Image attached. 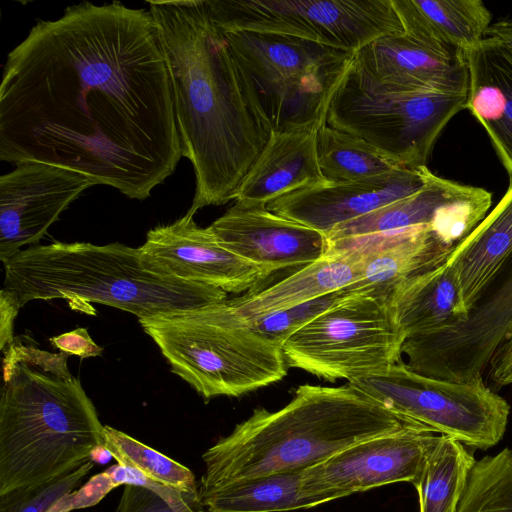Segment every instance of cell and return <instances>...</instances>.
Segmentation results:
<instances>
[{
	"instance_id": "obj_29",
	"label": "cell",
	"mask_w": 512,
	"mask_h": 512,
	"mask_svg": "<svg viewBox=\"0 0 512 512\" xmlns=\"http://www.w3.org/2000/svg\"><path fill=\"white\" fill-rule=\"evenodd\" d=\"M317 158L328 184L365 180L400 168L364 140L327 124L317 130Z\"/></svg>"
},
{
	"instance_id": "obj_10",
	"label": "cell",
	"mask_w": 512,
	"mask_h": 512,
	"mask_svg": "<svg viewBox=\"0 0 512 512\" xmlns=\"http://www.w3.org/2000/svg\"><path fill=\"white\" fill-rule=\"evenodd\" d=\"M390 411L486 450L503 437L510 406L482 379L458 382L426 376L402 359L381 373L348 382Z\"/></svg>"
},
{
	"instance_id": "obj_37",
	"label": "cell",
	"mask_w": 512,
	"mask_h": 512,
	"mask_svg": "<svg viewBox=\"0 0 512 512\" xmlns=\"http://www.w3.org/2000/svg\"><path fill=\"white\" fill-rule=\"evenodd\" d=\"M487 369V379L493 387L512 384V327L493 352Z\"/></svg>"
},
{
	"instance_id": "obj_31",
	"label": "cell",
	"mask_w": 512,
	"mask_h": 512,
	"mask_svg": "<svg viewBox=\"0 0 512 512\" xmlns=\"http://www.w3.org/2000/svg\"><path fill=\"white\" fill-rule=\"evenodd\" d=\"M456 512H512L511 449L475 462Z\"/></svg>"
},
{
	"instance_id": "obj_39",
	"label": "cell",
	"mask_w": 512,
	"mask_h": 512,
	"mask_svg": "<svg viewBox=\"0 0 512 512\" xmlns=\"http://www.w3.org/2000/svg\"><path fill=\"white\" fill-rule=\"evenodd\" d=\"M19 308L5 295L0 294V348L2 351L14 341L13 326Z\"/></svg>"
},
{
	"instance_id": "obj_38",
	"label": "cell",
	"mask_w": 512,
	"mask_h": 512,
	"mask_svg": "<svg viewBox=\"0 0 512 512\" xmlns=\"http://www.w3.org/2000/svg\"><path fill=\"white\" fill-rule=\"evenodd\" d=\"M50 343L61 352L80 358L101 356L103 352V348L98 346L87 329L82 327L52 337Z\"/></svg>"
},
{
	"instance_id": "obj_15",
	"label": "cell",
	"mask_w": 512,
	"mask_h": 512,
	"mask_svg": "<svg viewBox=\"0 0 512 512\" xmlns=\"http://www.w3.org/2000/svg\"><path fill=\"white\" fill-rule=\"evenodd\" d=\"M139 248L147 269L226 293L253 291L270 276L265 268L225 248L210 226H198L190 213L149 230Z\"/></svg>"
},
{
	"instance_id": "obj_23",
	"label": "cell",
	"mask_w": 512,
	"mask_h": 512,
	"mask_svg": "<svg viewBox=\"0 0 512 512\" xmlns=\"http://www.w3.org/2000/svg\"><path fill=\"white\" fill-rule=\"evenodd\" d=\"M359 276L360 263L351 249L328 250L317 261L297 269L281 281L226 302L239 319L251 324L273 313L342 290L356 282Z\"/></svg>"
},
{
	"instance_id": "obj_21",
	"label": "cell",
	"mask_w": 512,
	"mask_h": 512,
	"mask_svg": "<svg viewBox=\"0 0 512 512\" xmlns=\"http://www.w3.org/2000/svg\"><path fill=\"white\" fill-rule=\"evenodd\" d=\"M317 130L271 131L234 200L243 205L267 206L292 192L328 184L318 164Z\"/></svg>"
},
{
	"instance_id": "obj_17",
	"label": "cell",
	"mask_w": 512,
	"mask_h": 512,
	"mask_svg": "<svg viewBox=\"0 0 512 512\" xmlns=\"http://www.w3.org/2000/svg\"><path fill=\"white\" fill-rule=\"evenodd\" d=\"M210 228L225 248L265 268L270 275L309 265L328 250L324 234L267 206L236 202Z\"/></svg>"
},
{
	"instance_id": "obj_3",
	"label": "cell",
	"mask_w": 512,
	"mask_h": 512,
	"mask_svg": "<svg viewBox=\"0 0 512 512\" xmlns=\"http://www.w3.org/2000/svg\"><path fill=\"white\" fill-rule=\"evenodd\" d=\"M415 427L426 426L395 414L350 383L303 384L283 408H256L203 453L199 493L301 471L362 441Z\"/></svg>"
},
{
	"instance_id": "obj_28",
	"label": "cell",
	"mask_w": 512,
	"mask_h": 512,
	"mask_svg": "<svg viewBox=\"0 0 512 512\" xmlns=\"http://www.w3.org/2000/svg\"><path fill=\"white\" fill-rule=\"evenodd\" d=\"M475 462L461 442L441 435L413 483L419 512H456Z\"/></svg>"
},
{
	"instance_id": "obj_12",
	"label": "cell",
	"mask_w": 512,
	"mask_h": 512,
	"mask_svg": "<svg viewBox=\"0 0 512 512\" xmlns=\"http://www.w3.org/2000/svg\"><path fill=\"white\" fill-rule=\"evenodd\" d=\"M512 327V254L467 318L434 333L409 337L402 353L420 374L466 382L483 378L489 360Z\"/></svg>"
},
{
	"instance_id": "obj_24",
	"label": "cell",
	"mask_w": 512,
	"mask_h": 512,
	"mask_svg": "<svg viewBox=\"0 0 512 512\" xmlns=\"http://www.w3.org/2000/svg\"><path fill=\"white\" fill-rule=\"evenodd\" d=\"M511 254L512 186H508L495 208L445 260L457 279L468 314Z\"/></svg>"
},
{
	"instance_id": "obj_5",
	"label": "cell",
	"mask_w": 512,
	"mask_h": 512,
	"mask_svg": "<svg viewBox=\"0 0 512 512\" xmlns=\"http://www.w3.org/2000/svg\"><path fill=\"white\" fill-rule=\"evenodd\" d=\"M105 445L104 426L79 379L19 364L0 398V495L68 473Z\"/></svg>"
},
{
	"instance_id": "obj_32",
	"label": "cell",
	"mask_w": 512,
	"mask_h": 512,
	"mask_svg": "<svg viewBox=\"0 0 512 512\" xmlns=\"http://www.w3.org/2000/svg\"><path fill=\"white\" fill-rule=\"evenodd\" d=\"M130 479L115 512H204L198 495L160 485L135 469Z\"/></svg>"
},
{
	"instance_id": "obj_19",
	"label": "cell",
	"mask_w": 512,
	"mask_h": 512,
	"mask_svg": "<svg viewBox=\"0 0 512 512\" xmlns=\"http://www.w3.org/2000/svg\"><path fill=\"white\" fill-rule=\"evenodd\" d=\"M453 248L432 226L328 242V250L351 249L358 257L360 276L343 289L347 294L374 290L391 296L406 279L444 262Z\"/></svg>"
},
{
	"instance_id": "obj_2",
	"label": "cell",
	"mask_w": 512,
	"mask_h": 512,
	"mask_svg": "<svg viewBox=\"0 0 512 512\" xmlns=\"http://www.w3.org/2000/svg\"><path fill=\"white\" fill-rule=\"evenodd\" d=\"M169 76L182 156L196 189L187 211L234 200L271 128L207 0L148 1Z\"/></svg>"
},
{
	"instance_id": "obj_26",
	"label": "cell",
	"mask_w": 512,
	"mask_h": 512,
	"mask_svg": "<svg viewBox=\"0 0 512 512\" xmlns=\"http://www.w3.org/2000/svg\"><path fill=\"white\" fill-rule=\"evenodd\" d=\"M390 299L406 339L445 330L468 315L457 279L445 261L397 285Z\"/></svg>"
},
{
	"instance_id": "obj_16",
	"label": "cell",
	"mask_w": 512,
	"mask_h": 512,
	"mask_svg": "<svg viewBox=\"0 0 512 512\" xmlns=\"http://www.w3.org/2000/svg\"><path fill=\"white\" fill-rule=\"evenodd\" d=\"M87 176L46 163L26 162L0 177V260L38 244L59 215L84 190Z\"/></svg>"
},
{
	"instance_id": "obj_22",
	"label": "cell",
	"mask_w": 512,
	"mask_h": 512,
	"mask_svg": "<svg viewBox=\"0 0 512 512\" xmlns=\"http://www.w3.org/2000/svg\"><path fill=\"white\" fill-rule=\"evenodd\" d=\"M464 56L469 72L464 109L486 131L512 186V51L483 38Z\"/></svg>"
},
{
	"instance_id": "obj_6",
	"label": "cell",
	"mask_w": 512,
	"mask_h": 512,
	"mask_svg": "<svg viewBox=\"0 0 512 512\" xmlns=\"http://www.w3.org/2000/svg\"><path fill=\"white\" fill-rule=\"evenodd\" d=\"M226 300L138 319L172 372L206 401L239 397L287 375L282 347L239 319Z\"/></svg>"
},
{
	"instance_id": "obj_40",
	"label": "cell",
	"mask_w": 512,
	"mask_h": 512,
	"mask_svg": "<svg viewBox=\"0 0 512 512\" xmlns=\"http://www.w3.org/2000/svg\"><path fill=\"white\" fill-rule=\"evenodd\" d=\"M484 38L512 51V19L499 20L489 26Z\"/></svg>"
},
{
	"instance_id": "obj_36",
	"label": "cell",
	"mask_w": 512,
	"mask_h": 512,
	"mask_svg": "<svg viewBox=\"0 0 512 512\" xmlns=\"http://www.w3.org/2000/svg\"><path fill=\"white\" fill-rule=\"evenodd\" d=\"M117 488L104 470L94 475L80 489L59 499L48 512H70L98 504L112 489Z\"/></svg>"
},
{
	"instance_id": "obj_9",
	"label": "cell",
	"mask_w": 512,
	"mask_h": 512,
	"mask_svg": "<svg viewBox=\"0 0 512 512\" xmlns=\"http://www.w3.org/2000/svg\"><path fill=\"white\" fill-rule=\"evenodd\" d=\"M405 340L390 296L371 290L338 300L292 334L282 351L288 367L351 382L399 362Z\"/></svg>"
},
{
	"instance_id": "obj_14",
	"label": "cell",
	"mask_w": 512,
	"mask_h": 512,
	"mask_svg": "<svg viewBox=\"0 0 512 512\" xmlns=\"http://www.w3.org/2000/svg\"><path fill=\"white\" fill-rule=\"evenodd\" d=\"M491 204L492 194L486 189L445 179L428 170L422 189L337 225L326 238L327 242H336L432 226L455 246L486 217Z\"/></svg>"
},
{
	"instance_id": "obj_1",
	"label": "cell",
	"mask_w": 512,
	"mask_h": 512,
	"mask_svg": "<svg viewBox=\"0 0 512 512\" xmlns=\"http://www.w3.org/2000/svg\"><path fill=\"white\" fill-rule=\"evenodd\" d=\"M182 157L169 76L149 11L69 6L7 55L0 160L79 172L144 200Z\"/></svg>"
},
{
	"instance_id": "obj_30",
	"label": "cell",
	"mask_w": 512,
	"mask_h": 512,
	"mask_svg": "<svg viewBox=\"0 0 512 512\" xmlns=\"http://www.w3.org/2000/svg\"><path fill=\"white\" fill-rule=\"evenodd\" d=\"M104 440L118 464L135 469L160 485L199 496L196 478L186 466L108 425L104 426Z\"/></svg>"
},
{
	"instance_id": "obj_11",
	"label": "cell",
	"mask_w": 512,
	"mask_h": 512,
	"mask_svg": "<svg viewBox=\"0 0 512 512\" xmlns=\"http://www.w3.org/2000/svg\"><path fill=\"white\" fill-rule=\"evenodd\" d=\"M225 32L295 37L358 52L376 39L402 34L392 0H207Z\"/></svg>"
},
{
	"instance_id": "obj_20",
	"label": "cell",
	"mask_w": 512,
	"mask_h": 512,
	"mask_svg": "<svg viewBox=\"0 0 512 512\" xmlns=\"http://www.w3.org/2000/svg\"><path fill=\"white\" fill-rule=\"evenodd\" d=\"M355 59L378 82L403 89L467 93L464 53L431 47L404 33L386 35L356 52Z\"/></svg>"
},
{
	"instance_id": "obj_27",
	"label": "cell",
	"mask_w": 512,
	"mask_h": 512,
	"mask_svg": "<svg viewBox=\"0 0 512 512\" xmlns=\"http://www.w3.org/2000/svg\"><path fill=\"white\" fill-rule=\"evenodd\" d=\"M303 471L269 474L199 493L204 512H287L330 502L309 491Z\"/></svg>"
},
{
	"instance_id": "obj_13",
	"label": "cell",
	"mask_w": 512,
	"mask_h": 512,
	"mask_svg": "<svg viewBox=\"0 0 512 512\" xmlns=\"http://www.w3.org/2000/svg\"><path fill=\"white\" fill-rule=\"evenodd\" d=\"M440 438L415 427L362 441L304 469V486L333 501L391 483L413 484Z\"/></svg>"
},
{
	"instance_id": "obj_8",
	"label": "cell",
	"mask_w": 512,
	"mask_h": 512,
	"mask_svg": "<svg viewBox=\"0 0 512 512\" xmlns=\"http://www.w3.org/2000/svg\"><path fill=\"white\" fill-rule=\"evenodd\" d=\"M467 93L384 85L353 59L330 102L326 124L356 136L401 167L427 166L437 138L464 109Z\"/></svg>"
},
{
	"instance_id": "obj_34",
	"label": "cell",
	"mask_w": 512,
	"mask_h": 512,
	"mask_svg": "<svg viewBox=\"0 0 512 512\" xmlns=\"http://www.w3.org/2000/svg\"><path fill=\"white\" fill-rule=\"evenodd\" d=\"M346 295L347 293L343 289L331 292L292 308L268 315L250 325L266 339L282 347L292 334Z\"/></svg>"
},
{
	"instance_id": "obj_7",
	"label": "cell",
	"mask_w": 512,
	"mask_h": 512,
	"mask_svg": "<svg viewBox=\"0 0 512 512\" xmlns=\"http://www.w3.org/2000/svg\"><path fill=\"white\" fill-rule=\"evenodd\" d=\"M222 32L272 131L326 124L332 97L356 52L284 35Z\"/></svg>"
},
{
	"instance_id": "obj_18",
	"label": "cell",
	"mask_w": 512,
	"mask_h": 512,
	"mask_svg": "<svg viewBox=\"0 0 512 512\" xmlns=\"http://www.w3.org/2000/svg\"><path fill=\"white\" fill-rule=\"evenodd\" d=\"M427 166L400 167L365 180L304 188L282 196L267 208L325 236L337 225L410 196L426 183Z\"/></svg>"
},
{
	"instance_id": "obj_41",
	"label": "cell",
	"mask_w": 512,
	"mask_h": 512,
	"mask_svg": "<svg viewBox=\"0 0 512 512\" xmlns=\"http://www.w3.org/2000/svg\"><path fill=\"white\" fill-rule=\"evenodd\" d=\"M112 457V453L105 445L96 447L90 454V460L100 465L108 463Z\"/></svg>"
},
{
	"instance_id": "obj_4",
	"label": "cell",
	"mask_w": 512,
	"mask_h": 512,
	"mask_svg": "<svg viewBox=\"0 0 512 512\" xmlns=\"http://www.w3.org/2000/svg\"><path fill=\"white\" fill-rule=\"evenodd\" d=\"M2 263L0 294L19 309L32 300L63 298L73 310L92 314L95 302L144 319L227 299L221 289L147 269L140 248L121 243L36 244Z\"/></svg>"
},
{
	"instance_id": "obj_25",
	"label": "cell",
	"mask_w": 512,
	"mask_h": 512,
	"mask_svg": "<svg viewBox=\"0 0 512 512\" xmlns=\"http://www.w3.org/2000/svg\"><path fill=\"white\" fill-rule=\"evenodd\" d=\"M405 35L466 53L483 40L492 14L481 0H392Z\"/></svg>"
},
{
	"instance_id": "obj_35",
	"label": "cell",
	"mask_w": 512,
	"mask_h": 512,
	"mask_svg": "<svg viewBox=\"0 0 512 512\" xmlns=\"http://www.w3.org/2000/svg\"><path fill=\"white\" fill-rule=\"evenodd\" d=\"M68 354L64 352L50 353L33 346L16 342L4 349L3 377L8 375L15 366L27 364L45 373L55 375L63 379H71L74 376L67 367Z\"/></svg>"
},
{
	"instance_id": "obj_33",
	"label": "cell",
	"mask_w": 512,
	"mask_h": 512,
	"mask_svg": "<svg viewBox=\"0 0 512 512\" xmlns=\"http://www.w3.org/2000/svg\"><path fill=\"white\" fill-rule=\"evenodd\" d=\"M94 465L88 460L51 480L0 495V512H48L59 499L75 490Z\"/></svg>"
}]
</instances>
